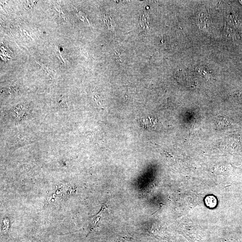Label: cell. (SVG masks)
<instances>
[{
    "instance_id": "9",
    "label": "cell",
    "mask_w": 242,
    "mask_h": 242,
    "mask_svg": "<svg viewBox=\"0 0 242 242\" xmlns=\"http://www.w3.org/2000/svg\"><path fill=\"white\" fill-rule=\"evenodd\" d=\"M239 2H240L241 5H242V1H239Z\"/></svg>"
},
{
    "instance_id": "3",
    "label": "cell",
    "mask_w": 242,
    "mask_h": 242,
    "mask_svg": "<svg viewBox=\"0 0 242 242\" xmlns=\"http://www.w3.org/2000/svg\"><path fill=\"white\" fill-rule=\"evenodd\" d=\"M217 126L218 128H221L222 127H227L230 124V122L225 117H219L217 120Z\"/></svg>"
},
{
    "instance_id": "5",
    "label": "cell",
    "mask_w": 242,
    "mask_h": 242,
    "mask_svg": "<svg viewBox=\"0 0 242 242\" xmlns=\"http://www.w3.org/2000/svg\"><path fill=\"white\" fill-rule=\"evenodd\" d=\"M234 98L238 101L242 102V92H237L234 95Z\"/></svg>"
},
{
    "instance_id": "4",
    "label": "cell",
    "mask_w": 242,
    "mask_h": 242,
    "mask_svg": "<svg viewBox=\"0 0 242 242\" xmlns=\"http://www.w3.org/2000/svg\"><path fill=\"white\" fill-rule=\"evenodd\" d=\"M37 63L39 64L41 68L45 71L46 74L47 76H53L54 74H55L53 70H51L47 66H46L45 65H44V64H42V63H39V62H38Z\"/></svg>"
},
{
    "instance_id": "1",
    "label": "cell",
    "mask_w": 242,
    "mask_h": 242,
    "mask_svg": "<svg viewBox=\"0 0 242 242\" xmlns=\"http://www.w3.org/2000/svg\"><path fill=\"white\" fill-rule=\"evenodd\" d=\"M196 71L201 76L210 81L214 79L213 75L211 70L206 66H200L196 68Z\"/></svg>"
},
{
    "instance_id": "8",
    "label": "cell",
    "mask_w": 242,
    "mask_h": 242,
    "mask_svg": "<svg viewBox=\"0 0 242 242\" xmlns=\"http://www.w3.org/2000/svg\"><path fill=\"white\" fill-rule=\"evenodd\" d=\"M23 32L24 33L25 35L26 36H27V37H28L32 39V40H33V38H32V37L31 36H30V35H29V33H28V32H27L26 31H25V30H23Z\"/></svg>"
},
{
    "instance_id": "7",
    "label": "cell",
    "mask_w": 242,
    "mask_h": 242,
    "mask_svg": "<svg viewBox=\"0 0 242 242\" xmlns=\"http://www.w3.org/2000/svg\"><path fill=\"white\" fill-rule=\"evenodd\" d=\"M26 3L30 8L33 9L34 8V6H35V4L37 3V1H26Z\"/></svg>"
},
{
    "instance_id": "6",
    "label": "cell",
    "mask_w": 242,
    "mask_h": 242,
    "mask_svg": "<svg viewBox=\"0 0 242 242\" xmlns=\"http://www.w3.org/2000/svg\"><path fill=\"white\" fill-rule=\"evenodd\" d=\"M77 11L78 12V17L80 18V19H81V20L84 21V22H86V21H87V22L89 23L88 19H87V18L86 17H85V15L84 14H83L82 12H79V11H78L77 10Z\"/></svg>"
},
{
    "instance_id": "2",
    "label": "cell",
    "mask_w": 242,
    "mask_h": 242,
    "mask_svg": "<svg viewBox=\"0 0 242 242\" xmlns=\"http://www.w3.org/2000/svg\"><path fill=\"white\" fill-rule=\"evenodd\" d=\"M205 203L208 207L213 208L217 206V199L214 196H208L205 199Z\"/></svg>"
}]
</instances>
